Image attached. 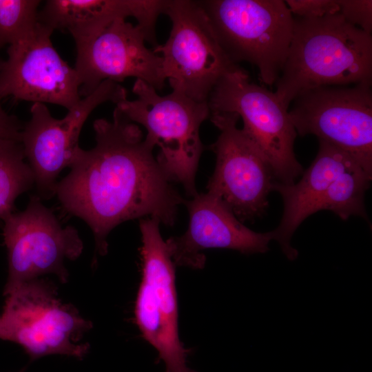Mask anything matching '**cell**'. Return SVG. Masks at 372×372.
<instances>
[{
    "instance_id": "cell-1",
    "label": "cell",
    "mask_w": 372,
    "mask_h": 372,
    "mask_svg": "<svg viewBox=\"0 0 372 372\" xmlns=\"http://www.w3.org/2000/svg\"><path fill=\"white\" fill-rule=\"evenodd\" d=\"M93 127L94 147L79 149L54 195L64 210L88 225L97 253L104 256L107 236L118 225L148 216L172 226L185 200L162 171L138 125L115 108L112 121L96 119Z\"/></svg>"
},
{
    "instance_id": "cell-2",
    "label": "cell",
    "mask_w": 372,
    "mask_h": 372,
    "mask_svg": "<svg viewBox=\"0 0 372 372\" xmlns=\"http://www.w3.org/2000/svg\"><path fill=\"white\" fill-rule=\"evenodd\" d=\"M293 18L287 56L274 92L285 106L311 89L371 84V34L340 14Z\"/></svg>"
},
{
    "instance_id": "cell-3",
    "label": "cell",
    "mask_w": 372,
    "mask_h": 372,
    "mask_svg": "<svg viewBox=\"0 0 372 372\" xmlns=\"http://www.w3.org/2000/svg\"><path fill=\"white\" fill-rule=\"evenodd\" d=\"M134 100L127 99L116 107L128 121L147 130L145 141L160 149L156 158L170 182L180 183L187 194H198L195 176L203 145L200 127L210 117L207 101L200 102L172 91L165 96L141 80H136Z\"/></svg>"
},
{
    "instance_id": "cell-4",
    "label": "cell",
    "mask_w": 372,
    "mask_h": 372,
    "mask_svg": "<svg viewBox=\"0 0 372 372\" xmlns=\"http://www.w3.org/2000/svg\"><path fill=\"white\" fill-rule=\"evenodd\" d=\"M228 57L255 65L260 81L273 85L285 65L294 18L285 1H197Z\"/></svg>"
},
{
    "instance_id": "cell-5",
    "label": "cell",
    "mask_w": 372,
    "mask_h": 372,
    "mask_svg": "<svg viewBox=\"0 0 372 372\" xmlns=\"http://www.w3.org/2000/svg\"><path fill=\"white\" fill-rule=\"evenodd\" d=\"M207 102L211 114L236 113L241 117L242 132L269 165L277 182L291 185L302 174L294 154L298 134L289 107L274 92L252 83L238 67L220 80Z\"/></svg>"
},
{
    "instance_id": "cell-6",
    "label": "cell",
    "mask_w": 372,
    "mask_h": 372,
    "mask_svg": "<svg viewBox=\"0 0 372 372\" xmlns=\"http://www.w3.org/2000/svg\"><path fill=\"white\" fill-rule=\"evenodd\" d=\"M50 281L26 282L6 296L0 316V339L21 345L32 358L61 354L83 358L87 344H79L92 324L58 298Z\"/></svg>"
},
{
    "instance_id": "cell-7",
    "label": "cell",
    "mask_w": 372,
    "mask_h": 372,
    "mask_svg": "<svg viewBox=\"0 0 372 372\" xmlns=\"http://www.w3.org/2000/svg\"><path fill=\"white\" fill-rule=\"evenodd\" d=\"M164 14L172 21L169 37L154 52L172 91L207 101L220 80L239 66L226 54L197 1L167 0Z\"/></svg>"
},
{
    "instance_id": "cell-8",
    "label": "cell",
    "mask_w": 372,
    "mask_h": 372,
    "mask_svg": "<svg viewBox=\"0 0 372 372\" xmlns=\"http://www.w3.org/2000/svg\"><path fill=\"white\" fill-rule=\"evenodd\" d=\"M158 220L141 218L142 278L134 315L143 337L158 351L165 372H196L187 364L188 350L180 342L175 265L163 240Z\"/></svg>"
},
{
    "instance_id": "cell-9",
    "label": "cell",
    "mask_w": 372,
    "mask_h": 372,
    "mask_svg": "<svg viewBox=\"0 0 372 372\" xmlns=\"http://www.w3.org/2000/svg\"><path fill=\"white\" fill-rule=\"evenodd\" d=\"M3 220L8 264L5 296L45 274H54L63 283L68 281L65 262L78 258L83 249L76 228L63 227L38 196L30 198L24 210L12 212Z\"/></svg>"
},
{
    "instance_id": "cell-10",
    "label": "cell",
    "mask_w": 372,
    "mask_h": 372,
    "mask_svg": "<svg viewBox=\"0 0 372 372\" xmlns=\"http://www.w3.org/2000/svg\"><path fill=\"white\" fill-rule=\"evenodd\" d=\"M370 83L307 90L289 111L297 134H313L349 154L372 176V92Z\"/></svg>"
},
{
    "instance_id": "cell-11",
    "label": "cell",
    "mask_w": 372,
    "mask_h": 372,
    "mask_svg": "<svg viewBox=\"0 0 372 372\" xmlns=\"http://www.w3.org/2000/svg\"><path fill=\"white\" fill-rule=\"evenodd\" d=\"M125 99V87L105 81L61 118L54 117L45 104H32L30 118L21 131V143L34 172L39 197L46 199L54 195L56 178L74 163L81 148L79 138L82 127L92 112L102 103L116 104Z\"/></svg>"
},
{
    "instance_id": "cell-12",
    "label": "cell",
    "mask_w": 372,
    "mask_h": 372,
    "mask_svg": "<svg viewBox=\"0 0 372 372\" xmlns=\"http://www.w3.org/2000/svg\"><path fill=\"white\" fill-rule=\"evenodd\" d=\"M239 118L236 113L210 115L220 134L209 147L216 162L207 189L245 222L265 212L276 180L269 165L237 127Z\"/></svg>"
},
{
    "instance_id": "cell-13",
    "label": "cell",
    "mask_w": 372,
    "mask_h": 372,
    "mask_svg": "<svg viewBox=\"0 0 372 372\" xmlns=\"http://www.w3.org/2000/svg\"><path fill=\"white\" fill-rule=\"evenodd\" d=\"M52 33L39 23L30 37L8 46L7 59L0 65L1 101L12 96L68 110L81 100L76 71L56 50Z\"/></svg>"
},
{
    "instance_id": "cell-14",
    "label": "cell",
    "mask_w": 372,
    "mask_h": 372,
    "mask_svg": "<svg viewBox=\"0 0 372 372\" xmlns=\"http://www.w3.org/2000/svg\"><path fill=\"white\" fill-rule=\"evenodd\" d=\"M146 41L138 25L119 19L76 46L74 68L80 82L81 96L89 95L105 81L118 83L128 77L161 90L166 81L162 58L146 46Z\"/></svg>"
},
{
    "instance_id": "cell-15",
    "label": "cell",
    "mask_w": 372,
    "mask_h": 372,
    "mask_svg": "<svg viewBox=\"0 0 372 372\" xmlns=\"http://www.w3.org/2000/svg\"><path fill=\"white\" fill-rule=\"evenodd\" d=\"M189 212L187 229L165 242L175 265L202 269L207 249H228L244 254L265 253L273 240V231L258 233L240 221L217 197L198 194L184 202Z\"/></svg>"
},
{
    "instance_id": "cell-16",
    "label": "cell",
    "mask_w": 372,
    "mask_h": 372,
    "mask_svg": "<svg viewBox=\"0 0 372 372\" xmlns=\"http://www.w3.org/2000/svg\"><path fill=\"white\" fill-rule=\"evenodd\" d=\"M165 0H48L39 12V22L54 30H66L79 45L114 21L133 17L149 43L156 41L155 26L164 12Z\"/></svg>"
},
{
    "instance_id": "cell-17",
    "label": "cell",
    "mask_w": 372,
    "mask_h": 372,
    "mask_svg": "<svg viewBox=\"0 0 372 372\" xmlns=\"http://www.w3.org/2000/svg\"><path fill=\"white\" fill-rule=\"evenodd\" d=\"M359 163L348 153L319 140V149L314 161L297 183L285 185L276 182L273 191L281 195L284 211L280 223L273 230L287 258L293 260L298 251L291 247V237L300 225L310 215L331 183L342 173Z\"/></svg>"
},
{
    "instance_id": "cell-18",
    "label": "cell",
    "mask_w": 372,
    "mask_h": 372,
    "mask_svg": "<svg viewBox=\"0 0 372 372\" xmlns=\"http://www.w3.org/2000/svg\"><path fill=\"white\" fill-rule=\"evenodd\" d=\"M371 179L372 176L360 165L345 171L329 186L315 205L313 214L320 210H329L342 220H347L351 216L367 219L364 194Z\"/></svg>"
},
{
    "instance_id": "cell-19",
    "label": "cell",
    "mask_w": 372,
    "mask_h": 372,
    "mask_svg": "<svg viewBox=\"0 0 372 372\" xmlns=\"http://www.w3.org/2000/svg\"><path fill=\"white\" fill-rule=\"evenodd\" d=\"M21 142L0 138V218L13 212L18 196L35 184Z\"/></svg>"
},
{
    "instance_id": "cell-20",
    "label": "cell",
    "mask_w": 372,
    "mask_h": 372,
    "mask_svg": "<svg viewBox=\"0 0 372 372\" xmlns=\"http://www.w3.org/2000/svg\"><path fill=\"white\" fill-rule=\"evenodd\" d=\"M39 0H0V43L8 45L34 32L39 22Z\"/></svg>"
},
{
    "instance_id": "cell-21",
    "label": "cell",
    "mask_w": 372,
    "mask_h": 372,
    "mask_svg": "<svg viewBox=\"0 0 372 372\" xmlns=\"http://www.w3.org/2000/svg\"><path fill=\"white\" fill-rule=\"evenodd\" d=\"M339 13L349 23L371 34L372 1L339 0Z\"/></svg>"
},
{
    "instance_id": "cell-22",
    "label": "cell",
    "mask_w": 372,
    "mask_h": 372,
    "mask_svg": "<svg viewBox=\"0 0 372 372\" xmlns=\"http://www.w3.org/2000/svg\"><path fill=\"white\" fill-rule=\"evenodd\" d=\"M291 13L298 17L321 18L339 13V0H287Z\"/></svg>"
},
{
    "instance_id": "cell-23",
    "label": "cell",
    "mask_w": 372,
    "mask_h": 372,
    "mask_svg": "<svg viewBox=\"0 0 372 372\" xmlns=\"http://www.w3.org/2000/svg\"><path fill=\"white\" fill-rule=\"evenodd\" d=\"M23 127V125L17 116L8 113L2 107L0 100V138L21 142Z\"/></svg>"
},
{
    "instance_id": "cell-24",
    "label": "cell",
    "mask_w": 372,
    "mask_h": 372,
    "mask_svg": "<svg viewBox=\"0 0 372 372\" xmlns=\"http://www.w3.org/2000/svg\"><path fill=\"white\" fill-rule=\"evenodd\" d=\"M1 47H3V46H2L1 44L0 43V48H1ZM1 61H2L0 59V65H1Z\"/></svg>"
}]
</instances>
